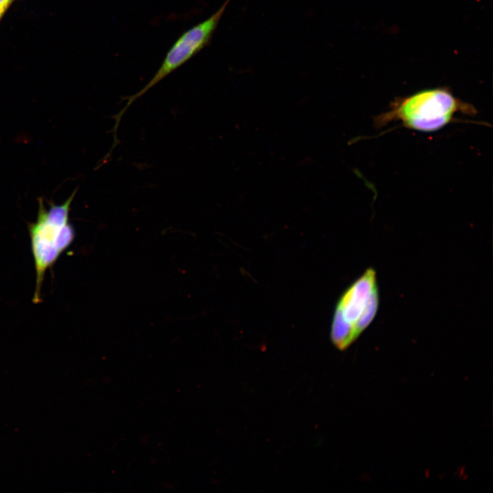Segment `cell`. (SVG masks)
Wrapping results in <instances>:
<instances>
[{
	"instance_id": "cell-4",
	"label": "cell",
	"mask_w": 493,
	"mask_h": 493,
	"mask_svg": "<svg viewBox=\"0 0 493 493\" xmlns=\"http://www.w3.org/2000/svg\"><path fill=\"white\" fill-rule=\"evenodd\" d=\"M230 1L226 0L210 16L190 27L177 38L153 77L139 91L127 97L124 108L114 116L113 136H116L122 116L135 101L208 45Z\"/></svg>"
},
{
	"instance_id": "cell-3",
	"label": "cell",
	"mask_w": 493,
	"mask_h": 493,
	"mask_svg": "<svg viewBox=\"0 0 493 493\" xmlns=\"http://www.w3.org/2000/svg\"><path fill=\"white\" fill-rule=\"evenodd\" d=\"M379 304L376 271L369 268L341 295L330 338L339 350L349 348L375 318Z\"/></svg>"
},
{
	"instance_id": "cell-1",
	"label": "cell",
	"mask_w": 493,
	"mask_h": 493,
	"mask_svg": "<svg viewBox=\"0 0 493 493\" xmlns=\"http://www.w3.org/2000/svg\"><path fill=\"white\" fill-rule=\"evenodd\" d=\"M477 112L472 105L455 97L448 88H437L395 99L388 110L373 118V125L380 129L400 121L405 127L432 132L450 123L457 113L475 115Z\"/></svg>"
},
{
	"instance_id": "cell-5",
	"label": "cell",
	"mask_w": 493,
	"mask_h": 493,
	"mask_svg": "<svg viewBox=\"0 0 493 493\" xmlns=\"http://www.w3.org/2000/svg\"><path fill=\"white\" fill-rule=\"evenodd\" d=\"M15 1L16 0H0V22Z\"/></svg>"
},
{
	"instance_id": "cell-2",
	"label": "cell",
	"mask_w": 493,
	"mask_h": 493,
	"mask_svg": "<svg viewBox=\"0 0 493 493\" xmlns=\"http://www.w3.org/2000/svg\"><path fill=\"white\" fill-rule=\"evenodd\" d=\"M76 190L61 205L51 203L47 209L42 199L36 222L29 224L31 249L36 271L33 302L40 303L45 273L72 244L75 229L69 222L71 205Z\"/></svg>"
}]
</instances>
